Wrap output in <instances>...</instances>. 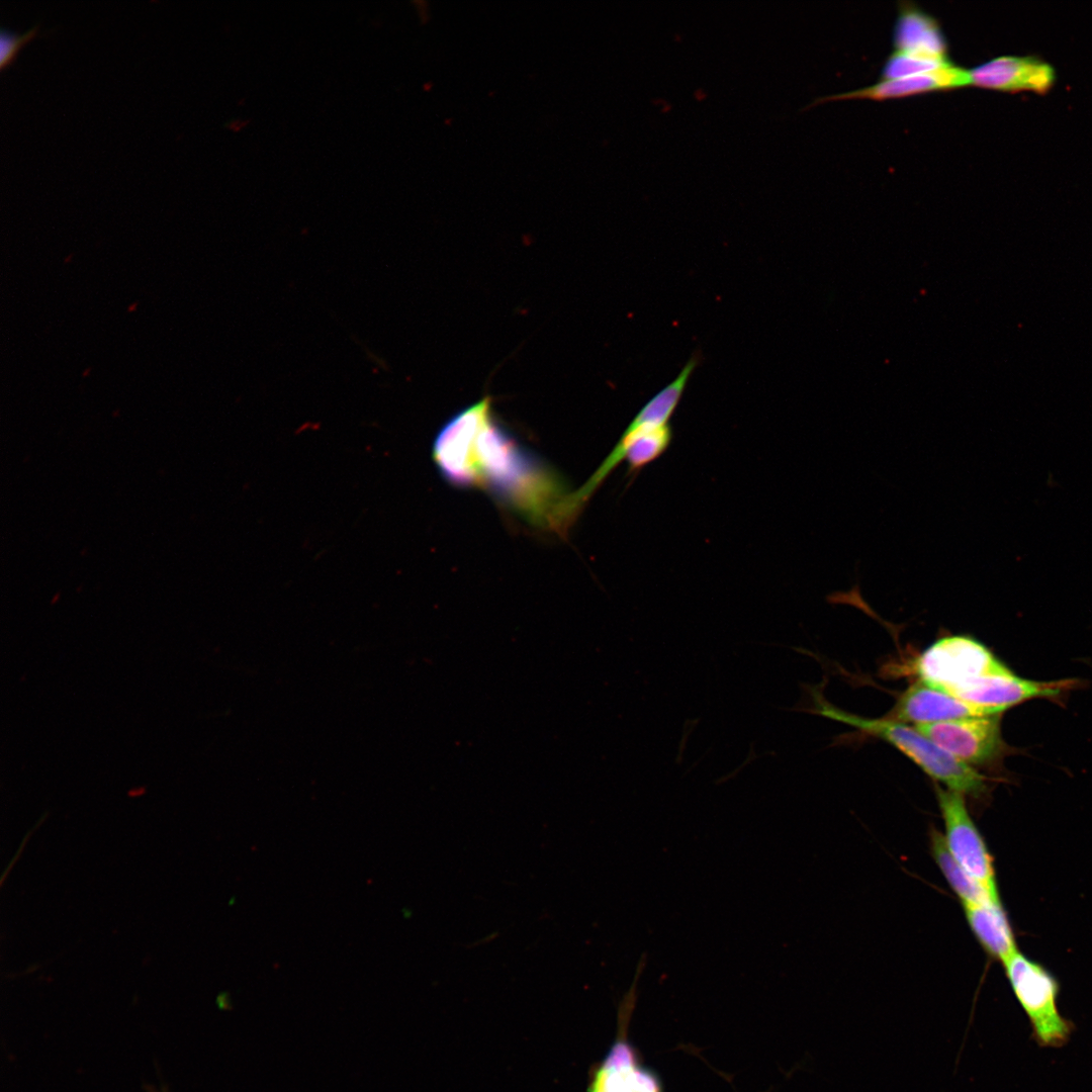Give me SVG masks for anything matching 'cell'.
I'll return each instance as SVG.
<instances>
[{"label": "cell", "instance_id": "17", "mask_svg": "<svg viewBox=\"0 0 1092 1092\" xmlns=\"http://www.w3.org/2000/svg\"><path fill=\"white\" fill-rule=\"evenodd\" d=\"M949 62L895 51L883 67L882 79H895L930 72Z\"/></svg>", "mask_w": 1092, "mask_h": 1092}, {"label": "cell", "instance_id": "10", "mask_svg": "<svg viewBox=\"0 0 1092 1092\" xmlns=\"http://www.w3.org/2000/svg\"><path fill=\"white\" fill-rule=\"evenodd\" d=\"M969 86L1019 93H1049L1057 81L1055 67L1035 55H1004L968 70Z\"/></svg>", "mask_w": 1092, "mask_h": 1092}, {"label": "cell", "instance_id": "12", "mask_svg": "<svg viewBox=\"0 0 1092 1092\" xmlns=\"http://www.w3.org/2000/svg\"><path fill=\"white\" fill-rule=\"evenodd\" d=\"M969 87L968 70L951 62L930 72L879 82L857 90L816 99L811 105L826 101L871 99L877 101Z\"/></svg>", "mask_w": 1092, "mask_h": 1092}, {"label": "cell", "instance_id": "3", "mask_svg": "<svg viewBox=\"0 0 1092 1092\" xmlns=\"http://www.w3.org/2000/svg\"><path fill=\"white\" fill-rule=\"evenodd\" d=\"M1002 964L1013 994L1029 1021L1031 1035L1037 1045L1053 1049L1066 1045L1075 1030V1024L1063 1016L1059 1009L1060 985L1056 978L1019 950Z\"/></svg>", "mask_w": 1092, "mask_h": 1092}, {"label": "cell", "instance_id": "4", "mask_svg": "<svg viewBox=\"0 0 1092 1092\" xmlns=\"http://www.w3.org/2000/svg\"><path fill=\"white\" fill-rule=\"evenodd\" d=\"M916 671L919 679L950 695L982 676L1011 672L985 645L965 635L932 643L918 657Z\"/></svg>", "mask_w": 1092, "mask_h": 1092}, {"label": "cell", "instance_id": "19", "mask_svg": "<svg viewBox=\"0 0 1092 1092\" xmlns=\"http://www.w3.org/2000/svg\"><path fill=\"white\" fill-rule=\"evenodd\" d=\"M148 1089H149V1092H168V1090H167V1089H165V1088H161V1089L151 1088V1089H150V1088L148 1087Z\"/></svg>", "mask_w": 1092, "mask_h": 1092}, {"label": "cell", "instance_id": "11", "mask_svg": "<svg viewBox=\"0 0 1092 1092\" xmlns=\"http://www.w3.org/2000/svg\"><path fill=\"white\" fill-rule=\"evenodd\" d=\"M992 715L1000 714L991 709L968 704L919 679L899 697L887 718L902 723L913 722L918 725Z\"/></svg>", "mask_w": 1092, "mask_h": 1092}, {"label": "cell", "instance_id": "7", "mask_svg": "<svg viewBox=\"0 0 1092 1092\" xmlns=\"http://www.w3.org/2000/svg\"><path fill=\"white\" fill-rule=\"evenodd\" d=\"M1000 715L918 724L915 728L959 760L984 764L1003 752Z\"/></svg>", "mask_w": 1092, "mask_h": 1092}, {"label": "cell", "instance_id": "1", "mask_svg": "<svg viewBox=\"0 0 1092 1092\" xmlns=\"http://www.w3.org/2000/svg\"><path fill=\"white\" fill-rule=\"evenodd\" d=\"M479 486L488 487L509 508L540 528L564 530L577 514L574 492L542 462L526 453L490 418L476 450Z\"/></svg>", "mask_w": 1092, "mask_h": 1092}, {"label": "cell", "instance_id": "8", "mask_svg": "<svg viewBox=\"0 0 1092 1092\" xmlns=\"http://www.w3.org/2000/svg\"><path fill=\"white\" fill-rule=\"evenodd\" d=\"M637 980L625 994L619 1010V1034L608 1055L595 1070L588 1092H661L653 1072L639 1065L626 1039L625 1027L636 1000Z\"/></svg>", "mask_w": 1092, "mask_h": 1092}, {"label": "cell", "instance_id": "14", "mask_svg": "<svg viewBox=\"0 0 1092 1092\" xmlns=\"http://www.w3.org/2000/svg\"><path fill=\"white\" fill-rule=\"evenodd\" d=\"M964 909L973 933L991 957L1004 963L1018 950L1000 900L965 906Z\"/></svg>", "mask_w": 1092, "mask_h": 1092}, {"label": "cell", "instance_id": "18", "mask_svg": "<svg viewBox=\"0 0 1092 1092\" xmlns=\"http://www.w3.org/2000/svg\"><path fill=\"white\" fill-rule=\"evenodd\" d=\"M38 24L32 25L23 33L12 31L7 28L0 30V67L8 66L15 58L19 49L37 33Z\"/></svg>", "mask_w": 1092, "mask_h": 1092}, {"label": "cell", "instance_id": "9", "mask_svg": "<svg viewBox=\"0 0 1092 1092\" xmlns=\"http://www.w3.org/2000/svg\"><path fill=\"white\" fill-rule=\"evenodd\" d=\"M1077 685L1075 678L1039 681L1018 677L1011 671L982 676L951 695L968 704L1002 714L1027 700L1059 699L1075 690Z\"/></svg>", "mask_w": 1092, "mask_h": 1092}, {"label": "cell", "instance_id": "6", "mask_svg": "<svg viewBox=\"0 0 1092 1092\" xmlns=\"http://www.w3.org/2000/svg\"><path fill=\"white\" fill-rule=\"evenodd\" d=\"M946 847L957 862L990 894L999 897L993 859L971 818L964 795L935 786Z\"/></svg>", "mask_w": 1092, "mask_h": 1092}, {"label": "cell", "instance_id": "16", "mask_svg": "<svg viewBox=\"0 0 1092 1092\" xmlns=\"http://www.w3.org/2000/svg\"><path fill=\"white\" fill-rule=\"evenodd\" d=\"M697 364L698 358L692 357L678 375L639 411L631 424L654 427L667 425Z\"/></svg>", "mask_w": 1092, "mask_h": 1092}, {"label": "cell", "instance_id": "15", "mask_svg": "<svg viewBox=\"0 0 1092 1092\" xmlns=\"http://www.w3.org/2000/svg\"><path fill=\"white\" fill-rule=\"evenodd\" d=\"M930 840L932 856L964 907L1000 900L999 897L990 894L957 862L949 853L940 832L932 830Z\"/></svg>", "mask_w": 1092, "mask_h": 1092}, {"label": "cell", "instance_id": "2", "mask_svg": "<svg viewBox=\"0 0 1092 1092\" xmlns=\"http://www.w3.org/2000/svg\"><path fill=\"white\" fill-rule=\"evenodd\" d=\"M813 713L852 726L869 735L883 739L914 761L925 774L946 789L962 795L980 796L986 791L985 779L971 765L959 760L935 744L916 728L905 723L870 719L846 713L812 694Z\"/></svg>", "mask_w": 1092, "mask_h": 1092}, {"label": "cell", "instance_id": "13", "mask_svg": "<svg viewBox=\"0 0 1092 1092\" xmlns=\"http://www.w3.org/2000/svg\"><path fill=\"white\" fill-rule=\"evenodd\" d=\"M894 46L897 52L949 61L947 42L938 21L911 3L900 6Z\"/></svg>", "mask_w": 1092, "mask_h": 1092}, {"label": "cell", "instance_id": "5", "mask_svg": "<svg viewBox=\"0 0 1092 1092\" xmlns=\"http://www.w3.org/2000/svg\"><path fill=\"white\" fill-rule=\"evenodd\" d=\"M490 418V399L486 397L457 414L437 434L432 456L453 485L477 487V439Z\"/></svg>", "mask_w": 1092, "mask_h": 1092}]
</instances>
